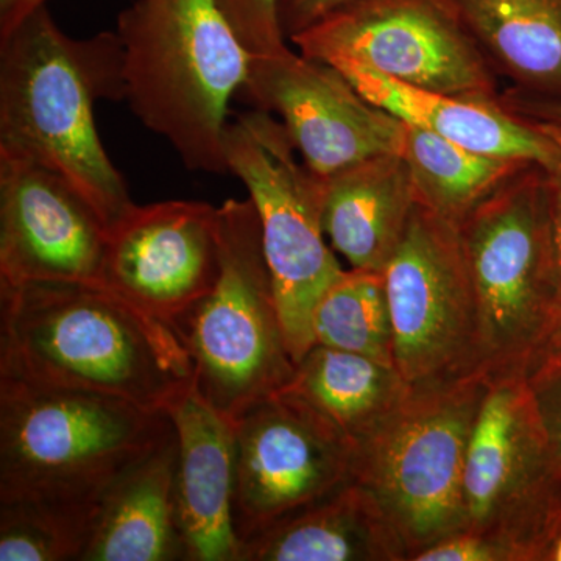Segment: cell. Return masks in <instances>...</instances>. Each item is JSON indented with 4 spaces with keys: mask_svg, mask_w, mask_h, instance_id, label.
<instances>
[{
    "mask_svg": "<svg viewBox=\"0 0 561 561\" xmlns=\"http://www.w3.org/2000/svg\"><path fill=\"white\" fill-rule=\"evenodd\" d=\"M0 378L171 412L194 367L179 335L98 284L0 286Z\"/></svg>",
    "mask_w": 561,
    "mask_h": 561,
    "instance_id": "obj_1",
    "label": "cell"
},
{
    "mask_svg": "<svg viewBox=\"0 0 561 561\" xmlns=\"http://www.w3.org/2000/svg\"><path fill=\"white\" fill-rule=\"evenodd\" d=\"M116 31L66 35L46 5L0 38V154L68 181L110 227L133 205L95 124L99 102H125Z\"/></svg>",
    "mask_w": 561,
    "mask_h": 561,
    "instance_id": "obj_2",
    "label": "cell"
},
{
    "mask_svg": "<svg viewBox=\"0 0 561 561\" xmlns=\"http://www.w3.org/2000/svg\"><path fill=\"white\" fill-rule=\"evenodd\" d=\"M133 114L194 172L228 173V105L250 57L217 0H130L117 16Z\"/></svg>",
    "mask_w": 561,
    "mask_h": 561,
    "instance_id": "obj_3",
    "label": "cell"
},
{
    "mask_svg": "<svg viewBox=\"0 0 561 561\" xmlns=\"http://www.w3.org/2000/svg\"><path fill=\"white\" fill-rule=\"evenodd\" d=\"M171 413L95 393L0 378V500H95L172 434Z\"/></svg>",
    "mask_w": 561,
    "mask_h": 561,
    "instance_id": "obj_4",
    "label": "cell"
},
{
    "mask_svg": "<svg viewBox=\"0 0 561 561\" xmlns=\"http://www.w3.org/2000/svg\"><path fill=\"white\" fill-rule=\"evenodd\" d=\"M486 378L526 376L561 332L548 171L527 162L457 225Z\"/></svg>",
    "mask_w": 561,
    "mask_h": 561,
    "instance_id": "obj_5",
    "label": "cell"
},
{
    "mask_svg": "<svg viewBox=\"0 0 561 561\" xmlns=\"http://www.w3.org/2000/svg\"><path fill=\"white\" fill-rule=\"evenodd\" d=\"M219 278L171 328L190 354L195 390L232 421L286 389L295 360L250 197L219 206Z\"/></svg>",
    "mask_w": 561,
    "mask_h": 561,
    "instance_id": "obj_6",
    "label": "cell"
},
{
    "mask_svg": "<svg viewBox=\"0 0 561 561\" xmlns=\"http://www.w3.org/2000/svg\"><path fill=\"white\" fill-rule=\"evenodd\" d=\"M489 379L409 389L356 443L354 481L370 491L408 546L409 561L467 530L463 482Z\"/></svg>",
    "mask_w": 561,
    "mask_h": 561,
    "instance_id": "obj_7",
    "label": "cell"
},
{
    "mask_svg": "<svg viewBox=\"0 0 561 561\" xmlns=\"http://www.w3.org/2000/svg\"><path fill=\"white\" fill-rule=\"evenodd\" d=\"M228 172L249 190L260 214L262 247L295 365L316 345L312 313L345 268L321 220V176L302 162L283 122L267 111H245L228 122Z\"/></svg>",
    "mask_w": 561,
    "mask_h": 561,
    "instance_id": "obj_8",
    "label": "cell"
},
{
    "mask_svg": "<svg viewBox=\"0 0 561 561\" xmlns=\"http://www.w3.org/2000/svg\"><path fill=\"white\" fill-rule=\"evenodd\" d=\"M472 427L467 530L496 538L516 561H549L561 534V460L526 376L486 378Z\"/></svg>",
    "mask_w": 561,
    "mask_h": 561,
    "instance_id": "obj_9",
    "label": "cell"
},
{
    "mask_svg": "<svg viewBox=\"0 0 561 561\" xmlns=\"http://www.w3.org/2000/svg\"><path fill=\"white\" fill-rule=\"evenodd\" d=\"M382 273L393 364L409 389L486 378L478 305L457 225L416 201Z\"/></svg>",
    "mask_w": 561,
    "mask_h": 561,
    "instance_id": "obj_10",
    "label": "cell"
},
{
    "mask_svg": "<svg viewBox=\"0 0 561 561\" xmlns=\"http://www.w3.org/2000/svg\"><path fill=\"white\" fill-rule=\"evenodd\" d=\"M289 41L332 68L360 66L471 101L501 98L500 79L445 0H348Z\"/></svg>",
    "mask_w": 561,
    "mask_h": 561,
    "instance_id": "obj_11",
    "label": "cell"
},
{
    "mask_svg": "<svg viewBox=\"0 0 561 561\" xmlns=\"http://www.w3.org/2000/svg\"><path fill=\"white\" fill-rule=\"evenodd\" d=\"M232 524L241 545L354 482L356 445L287 390L232 420Z\"/></svg>",
    "mask_w": 561,
    "mask_h": 561,
    "instance_id": "obj_12",
    "label": "cell"
},
{
    "mask_svg": "<svg viewBox=\"0 0 561 561\" xmlns=\"http://www.w3.org/2000/svg\"><path fill=\"white\" fill-rule=\"evenodd\" d=\"M241 94L254 108L278 114L316 175L378 154H401L404 122L365 99L337 69L289 46L250 58Z\"/></svg>",
    "mask_w": 561,
    "mask_h": 561,
    "instance_id": "obj_13",
    "label": "cell"
},
{
    "mask_svg": "<svg viewBox=\"0 0 561 561\" xmlns=\"http://www.w3.org/2000/svg\"><path fill=\"white\" fill-rule=\"evenodd\" d=\"M219 273V208L209 203H133L106 228L99 286L169 327Z\"/></svg>",
    "mask_w": 561,
    "mask_h": 561,
    "instance_id": "obj_14",
    "label": "cell"
},
{
    "mask_svg": "<svg viewBox=\"0 0 561 561\" xmlns=\"http://www.w3.org/2000/svg\"><path fill=\"white\" fill-rule=\"evenodd\" d=\"M106 228L60 175L0 154V286H99Z\"/></svg>",
    "mask_w": 561,
    "mask_h": 561,
    "instance_id": "obj_15",
    "label": "cell"
},
{
    "mask_svg": "<svg viewBox=\"0 0 561 561\" xmlns=\"http://www.w3.org/2000/svg\"><path fill=\"white\" fill-rule=\"evenodd\" d=\"M354 88L404 124L434 133L465 149L535 162L552 172L561 165V127L505 108L501 102L471 101L409 87L375 70L335 68Z\"/></svg>",
    "mask_w": 561,
    "mask_h": 561,
    "instance_id": "obj_16",
    "label": "cell"
},
{
    "mask_svg": "<svg viewBox=\"0 0 561 561\" xmlns=\"http://www.w3.org/2000/svg\"><path fill=\"white\" fill-rule=\"evenodd\" d=\"M179 438L176 511L190 561H241L232 524L234 427L192 389L172 409Z\"/></svg>",
    "mask_w": 561,
    "mask_h": 561,
    "instance_id": "obj_17",
    "label": "cell"
},
{
    "mask_svg": "<svg viewBox=\"0 0 561 561\" xmlns=\"http://www.w3.org/2000/svg\"><path fill=\"white\" fill-rule=\"evenodd\" d=\"M415 205L411 171L400 153L378 154L321 176L324 234L350 268L382 272Z\"/></svg>",
    "mask_w": 561,
    "mask_h": 561,
    "instance_id": "obj_18",
    "label": "cell"
},
{
    "mask_svg": "<svg viewBox=\"0 0 561 561\" xmlns=\"http://www.w3.org/2000/svg\"><path fill=\"white\" fill-rule=\"evenodd\" d=\"M176 459L173 430L106 486L81 561H190L176 511Z\"/></svg>",
    "mask_w": 561,
    "mask_h": 561,
    "instance_id": "obj_19",
    "label": "cell"
},
{
    "mask_svg": "<svg viewBox=\"0 0 561 561\" xmlns=\"http://www.w3.org/2000/svg\"><path fill=\"white\" fill-rule=\"evenodd\" d=\"M512 101L561 105V0H445Z\"/></svg>",
    "mask_w": 561,
    "mask_h": 561,
    "instance_id": "obj_20",
    "label": "cell"
},
{
    "mask_svg": "<svg viewBox=\"0 0 561 561\" xmlns=\"http://www.w3.org/2000/svg\"><path fill=\"white\" fill-rule=\"evenodd\" d=\"M241 561H409L401 535L356 481L243 542Z\"/></svg>",
    "mask_w": 561,
    "mask_h": 561,
    "instance_id": "obj_21",
    "label": "cell"
},
{
    "mask_svg": "<svg viewBox=\"0 0 561 561\" xmlns=\"http://www.w3.org/2000/svg\"><path fill=\"white\" fill-rule=\"evenodd\" d=\"M283 390L308 402L356 445L404 400L409 387L394 365L316 343Z\"/></svg>",
    "mask_w": 561,
    "mask_h": 561,
    "instance_id": "obj_22",
    "label": "cell"
},
{
    "mask_svg": "<svg viewBox=\"0 0 561 561\" xmlns=\"http://www.w3.org/2000/svg\"><path fill=\"white\" fill-rule=\"evenodd\" d=\"M401 154L411 171L416 201L454 225L527 164L465 149L408 124Z\"/></svg>",
    "mask_w": 561,
    "mask_h": 561,
    "instance_id": "obj_23",
    "label": "cell"
},
{
    "mask_svg": "<svg viewBox=\"0 0 561 561\" xmlns=\"http://www.w3.org/2000/svg\"><path fill=\"white\" fill-rule=\"evenodd\" d=\"M101 497L0 500V561L83 560Z\"/></svg>",
    "mask_w": 561,
    "mask_h": 561,
    "instance_id": "obj_24",
    "label": "cell"
},
{
    "mask_svg": "<svg viewBox=\"0 0 561 561\" xmlns=\"http://www.w3.org/2000/svg\"><path fill=\"white\" fill-rule=\"evenodd\" d=\"M313 341L393 364V328L386 279L378 271L345 268L312 313Z\"/></svg>",
    "mask_w": 561,
    "mask_h": 561,
    "instance_id": "obj_25",
    "label": "cell"
},
{
    "mask_svg": "<svg viewBox=\"0 0 561 561\" xmlns=\"http://www.w3.org/2000/svg\"><path fill=\"white\" fill-rule=\"evenodd\" d=\"M250 58L286 49L275 0H217Z\"/></svg>",
    "mask_w": 561,
    "mask_h": 561,
    "instance_id": "obj_26",
    "label": "cell"
},
{
    "mask_svg": "<svg viewBox=\"0 0 561 561\" xmlns=\"http://www.w3.org/2000/svg\"><path fill=\"white\" fill-rule=\"evenodd\" d=\"M535 404L561 460V332L526 375Z\"/></svg>",
    "mask_w": 561,
    "mask_h": 561,
    "instance_id": "obj_27",
    "label": "cell"
},
{
    "mask_svg": "<svg viewBox=\"0 0 561 561\" xmlns=\"http://www.w3.org/2000/svg\"><path fill=\"white\" fill-rule=\"evenodd\" d=\"M412 561H516L507 546L496 538L463 530L430 546Z\"/></svg>",
    "mask_w": 561,
    "mask_h": 561,
    "instance_id": "obj_28",
    "label": "cell"
},
{
    "mask_svg": "<svg viewBox=\"0 0 561 561\" xmlns=\"http://www.w3.org/2000/svg\"><path fill=\"white\" fill-rule=\"evenodd\" d=\"M280 31L286 39L311 27L348 0H275Z\"/></svg>",
    "mask_w": 561,
    "mask_h": 561,
    "instance_id": "obj_29",
    "label": "cell"
},
{
    "mask_svg": "<svg viewBox=\"0 0 561 561\" xmlns=\"http://www.w3.org/2000/svg\"><path fill=\"white\" fill-rule=\"evenodd\" d=\"M549 214H551V236L553 261L561 295V165L548 172Z\"/></svg>",
    "mask_w": 561,
    "mask_h": 561,
    "instance_id": "obj_30",
    "label": "cell"
},
{
    "mask_svg": "<svg viewBox=\"0 0 561 561\" xmlns=\"http://www.w3.org/2000/svg\"><path fill=\"white\" fill-rule=\"evenodd\" d=\"M46 3L47 0H0V38L9 36L33 11Z\"/></svg>",
    "mask_w": 561,
    "mask_h": 561,
    "instance_id": "obj_31",
    "label": "cell"
},
{
    "mask_svg": "<svg viewBox=\"0 0 561 561\" xmlns=\"http://www.w3.org/2000/svg\"><path fill=\"white\" fill-rule=\"evenodd\" d=\"M500 102L502 106L513 111V113L522 114V116L530 117L549 124L559 125L561 127V105H538V103L512 101V99L501 95Z\"/></svg>",
    "mask_w": 561,
    "mask_h": 561,
    "instance_id": "obj_32",
    "label": "cell"
},
{
    "mask_svg": "<svg viewBox=\"0 0 561 561\" xmlns=\"http://www.w3.org/2000/svg\"><path fill=\"white\" fill-rule=\"evenodd\" d=\"M549 561H561V534L559 535V538H557L556 542H553Z\"/></svg>",
    "mask_w": 561,
    "mask_h": 561,
    "instance_id": "obj_33",
    "label": "cell"
}]
</instances>
